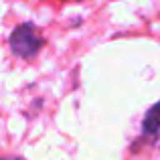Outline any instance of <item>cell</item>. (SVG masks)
Segmentation results:
<instances>
[{"mask_svg":"<svg viewBox=\"0 0 160 160\" xmlns=\"http://www.w3.org/2000/svg\"><path fill=\"white\" fill-rule=\"evenodd\" d=\"M142 134L146 138L160 146V102L154 103L152 108L146 112L144 122H142Z\"/></svg>","mask_w":160,"mask_h":160,"instance_id":"2","label":"cell"},{"mask_svg":"<svg viewBox=\"0 0 160 160\" xmlns=\"http://www.w3.org/2000/svg\"><path fill=\"white\" fill-rule=\"evenodd\" d=\"M43 47V37H41L39 28L32 22H22L12 31L10 35V49L16 57L20 59H31L39 53Z\"/></svg>","mask_w":160,"mask_h":160,"instance_id":"1","label":"cell"},{"mask_svg":"<svg viewBox=\"0 0 160 160\" xmlns=\"http://www.w3.org/2000/svg\"><path fill=\"white\" fill-rule=\"evenodd\" d=\"M4 160H24V158H4Z\"/></svg>","mask_w":160,"mask_h":160,"instance_id":"3","label":"cell"}]
</instances>
